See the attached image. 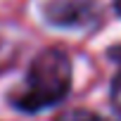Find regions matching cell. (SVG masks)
<instances>
[{"mask_svg":"<svg viewBox=\"0 0 121 121\" xmlns=\"http://www.w3.org/2000/svg\"><path fill=\"white\" fill-rule=\"evenodd\" d=\"M71 81L74 69L69 52L62 48H45L29 62L24 81L7 95V102L22 114H38L62 104L71 90Z\"/></svg>","mask_w":121,"mask_h":121,"instance_id":"1","label":"cell"},{"mask_svg":"<svg viewBox=\"0 0 121 121\" xmlns=\"http://www.w3.org/2000/svg\"><path fill=\"white\" fill-rule=\"evenodd\" d=\"M40 14L45 24L64 31H93L100 24V7L95 0H45Z\"/></svg>","mask_w":121,"mask_h":121,"instance_id":"2","label":"cell"},{"mask_svg":"<svg viewBox=\"0 0 121 121\" xmlns=\"http://www.w3.org/2000/svg\"><path fill=\"white\" fill-rule=\"evenodd\" d=\"M52 121H109V119H104L102 114H97L93 109H86V107H71V109L59 112Z\"/></svg>","mask_w":121,"mask_h":121,"instance_id":"3","label":"cell"},{"mask_svg":"<svg viewBox=\"0 0 121 121\" xmlns=\"http://www.w3.org/2000/svg\"><path fill=\"white\" fill-rule=\"evenodd\" d=\"M109 104H112L114 114L121 119V69L112 78V86H109Z\"/></svg>","mask_w":121,"mask_h":121,"instance_id":"4","label":"cell"},{"mask_svg":"<svg viewBox=\"0 0 121 121\" xmlns=\"http://www.w3.org/2000/svg\"><path fill=\"white\" fill-rule=\"evenodd\" d=\"M114 12L121 17V0H114Z\"/></svg>","mask_w":121,"mask_h":121,"instance_id":"5","label":"cell"}]
</instances>
